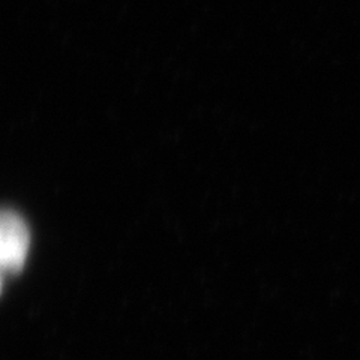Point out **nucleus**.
Returning a JSON list of instances; mask_svg holds the SVG:
<instances>
[{
    "label": "nucleus",
    "instance_id": "obj_2",
    "mask_svg": "<svg viewBox=\"0 0 360 360\" xmlns=\"http://www.w3.org/2000/svg\"><path fill=\"white\" fill-rule=\"evenodd\" d=\"M0 290H2V279H0Z\"/></svg>",
    "mask_w": 360,
    "mask_h": 360
},
{
    "label": "nucleus",
    "instance_id": "obj_1",
    "mask_svg": "<svg viewBox=\"0 0 360 360\" xmlns=\"http://www.w3.org/2000/svg\"><path fill=\"white\" fill-rule=\"evenodd\" d=\"M30 233L18 213L0 210V275L17 274L26 263Z\"/></svg>",
    "mask_w": 360,
    "mask_h": 360
}]
</instances>
